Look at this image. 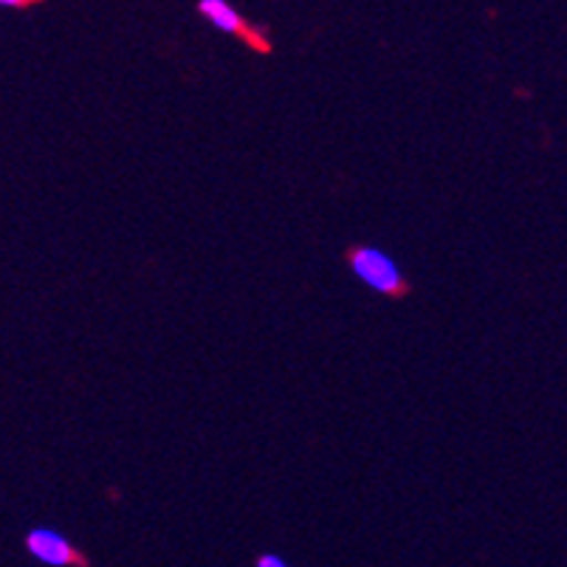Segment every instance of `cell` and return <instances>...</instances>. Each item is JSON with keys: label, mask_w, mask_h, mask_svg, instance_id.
Masks as SVG:
<instances>
[{"label": "cell", "mask_w": 567, "mask_h": 567, "mask_svg": "<svg viewBox=\"0 0 567 567\" xmlns=\"http://www.w3.org/2000/svg\"><path fill=\"white\" fill-rule=\"evenodd\" d=\"M255 567H288V561L280 559V556H275V554H262V556H257Z\"/></svg>", "instance_id": "277c9868"}, {"label": "cell", "mask_w": 567, "mask_h": 567, "mask_svg": "<svg viewBox=\"0 0 567 567\" xmlns=\"http://www.w3.org/2000/svg\"><path fill=\"white\" fill-rule=\"evenodd\" d=\"M198 12L224 34L244 40V43L249 45L251 51H257V54H271V40H268V34L262 32V29H257L255 23H249V20L237 12L231 3H226V0H200Z\"/></svg>", "instance_id": "7a4b0ae2"}, {"label": "cell", "mask_w": 567, "mask_h": 567, "mask_svg": "<svg viewBox=\"0 0 567 567\" xmlns=\"http://www.w3.org/2000/svg\"><path fill=\"white\" fill-rule=\"evenodd\" d=\"M350 271H353L359 280L368 288H373L375 293H384V297H406L410 293V282L401 275L399 262L386 251L375 249V246H353L348 251Z\"/></svg>", "instance_id": "6da1fadb"}, {"label": "cell", "mask_w": 567, "mask_h": 567, "mask_svg": "<svg viewBox=\"0 0 567 567\" xmlns=\"http://www.w3.org/2000/svg\"><path fill=\"white\" fill-rule=\"evenodd\" d=\"M0 7L3 9H32V0H0Z\"/></svg>", "instance_id": "5b68a950"}, {"label": "cell", "mask_w": 567, "mask_h": 567, "mask_svg": "<svg viewBox=\"0 0 567 567\" xmlns=\"http://www.w3.org/2000/svg\"><path fill=\"white\" fill-rule=\"evenodd\" d=\"M25 550L40 565L49 567H91L87 556L54 528H32L25 534Z\"/></svg>", "instance_id": "3957f363"}]
</instances>
